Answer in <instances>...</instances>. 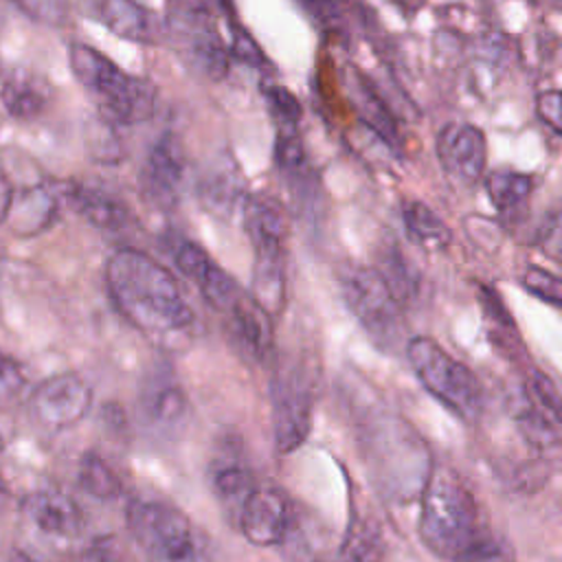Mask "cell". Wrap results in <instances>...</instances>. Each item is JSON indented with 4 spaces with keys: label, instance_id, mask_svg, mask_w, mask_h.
I'll return each instance as SVG.
<instances>
[{
    "label": "cell",
    "instance_id": "cell-46",
    "mask_svg": "<svg viewBox=\"0 0 562 562\" xmlns=\"http://www.w3.org/2000/svg\"><path fill=\"white\" fill-rule=\"evenodd\" d=\"M533 2H542V4H553V7H560V9H562V0H533Z\"/></svg>",
    "mask_w": 562,
    "mask_h": 562
},
{
    "label": "cell",
    "instance_id": "cell-10",
    "mask_svg": "<svg viewBox=\"0 0 562 562\" xmlns=\"http://www.w3.org/2000/svg\"><path fill=\"white\" fill-rule=\"evenodd\" d=\"M241 224L255 252V266L288 268L285 239L290 233L283 209L268 195H246L241 202Z\"/></svg>",
    "mask_w": 562,
    "mask_h": 562
},
{
    "label": "cell",
    "instance_id": "cell-42",
    "mask_svg": "<svg viewBox=\"0 0 562 562\" xmlns=\"http://www.w3.org/2000/svg\"><path fill=\"white\" fill-rule=\"evenodd\" d=\"M173 15H206L213 18V11L220 9L231 15V0H169Z\"/></svg>",
    "mask_w": 562,
    "mask_h": 562
},
{
    "label": "cell",
    "instance_id": "cell-48",
    "mask_svg": "<svg viewBox=\"0 0 562 562\" xmlns=\"http://www.w3.org/2000/svg\"><path fill=\"white\" fill-rule=\"evenodd\" d=\"M0 125H2V105H0Z\"/></svg>",
    "mask_w": 562,
    "mask_h": 562
},
{
    "label": "cell",
    "instance_id": "cell-36",
    "mask_svg": "<svg viewBox=\"0 0 562 562\" xmlns=\"http://www.w3.org/2000/svg\"><path fill=\"white\" fill-rule=\"evenodd\" d=\"M457 562H514V549L505 538L490 531Z\"/></svg>",
    "mask_w": 562,
    "mask_h": 562
},
{
    "label": "cell",
    "instance_id": "cell-39",
    "mask_svg": "<svg viewBox=\"0 0 562 562\" xmlns=\"http://www.w3.org/2000/svg\"><path fill=\"white\" fill-rule=\"evenodd\" d=\"M26 384V375L15 358L0 351V402L13 400L18 393H22Z\"/></svg>",
    "mask_w": 562,
    "mask_h": 562
},
{
    "label": "cell",
    "instance_id": "cell-23",
    "mask_svg": "<svg viewBox=\"0 0 562 562\" xmlns=\"http://www.w3.org/2000/svg\"><path fill=\"white\" fill-rule=\"evenodd\" d=\"M57 209H59L57 189L50 184H33L31 189L15 195L9 217L18 235L31 237L46 231L53 224V220L57 217Z\"/></svg>",
    "mask_w": 562,
    "mask_h": 562
},
{
    "label": "cell",
    "instance_id": "cell-31",
    "mask_svg": "<svg viewBox=\"0 0 562 562\" xmlns=\"http://www.w3.org/2000/svg\"><path fill=\"white\" fill-rule=\"evenodd\" d=\"M274 162L279 171L288 178L305 176L307 171V151L296 134V130H277L274 136Z\"/></svg>",
    "mask_w": 562,
    "mask_h": 562
},
{
    "label": "cell",
    "instance_id": "cell-16",
    "mask_svg": "<svg viewBox=\"0 0 562 562\" xmlns=\"http://www.w3.org/2000/svg\"><path fill=\"white\" fill-rule=\"evenodd\" d=\"M198 200L215 217L228 220L244 202V178L231 154H217L198 178Z\"/></svg>",
    "mask_w": 562,
    "mask_h": 562
},
{
    "label": "cell",
    "instance_id": "cell-7",
    "mask_svg": "<svg viewBox=\"0 0 562 562\" xmlns=\"http://www.w3.org/2000/svg\"><path fill=\"white\" fill-rule=\"evenodd\" d=\"M338 279L342 301L367 336L384 349L393 347L402 331V305L380 272L369 266H349Z\"/></svg>",
    "mask_w": 562,
    "mask_h": 562
},
{
    "label": "cell",
    "instance_id": "cell-20",
    "mask_svg": "<svg viewBox=\"0 0 562 562\" xmlns=\"http://www.w3.org/2000/svg\"><path fill=\"white\" fill-rule=\"evenodd\" d=\"M140 413L156 430H176L189 413V397L173 378L156 375L143 389Z\"/></svg>",
    "mask_w": 562,
    "mask_h": 562
},
{
    "label": "cell",
    "instance_id": "cell-27",
    "mask_svg": "<svg viewBox=\"0 0 562 562\" xmlns=\"http://www.w3.org/2000/svg\"><path fill=\"white\" fill-rule=\"evenodd\" d=\"M382 533L375 522L358 518L342 540L338 562H382Z\"/></svg>",
    "mask_w": 562,
    "mask_h": 562
},
{
    "label": "cell",
    "instance_id": "cell-25",
    "mask_svg": "<svg viewBox=\"0 0 562 562\" xmlns=\"http://www.w3.org/2000/svg\"><path fill=\"white\" fill-rule=\"evenodd\" d=\"M402 222L408 237L426 250H441L452 239V233L443 220L422 200L402 202Z\"/></svg>",
    "mask_w": 562,
    "mask_h": 562
},
{
    "label": "cell",
    "instance_id": "cell-5",
    "mask_svg": "<svg viewBox=\"0 0 562 562\" xmlns=\"http://www.w3.org/2000/svg\"><path fill=\"white\" fill-rule=\"evenodd\" d=\"M127 527L149 562H204L193 522L171 503L156 498L130 503Z\"/></svg>",
    "mask_w": 562,
    "mask_h": 562
},
{
    "label": "cell",
    "instance_id": "cell-30",
    "mask_svg": "<svg viewBox=\"0 0 562 562\" xmlns=\"http://www.w3.org/2000/svg\"><path fill=\"white\" fill-rule=\"evenodd\" d=\"M86 132H88L86 134L88 154L94 160L110 165V162H119L123 158V143L116 134V123L101 116L94 123H90Z\"/></svg>",
    "mask_w": 562,
    "mask_h": 562
},
{
    "label": "cell",
    "instance_id": "cell-41",
    "mask_svg": "<svg viewBox=\"0 0 562 562\" xmlns=\"http://www.w3.org/2000/svg\"><path fill=\"white\" fill-rule=\"evenodd\" d=\"M314 22L325 29H338L342 15L336 0H294Z\"/></svg>",
    "mask_w": 562,
    "mask_h": 562
},
{
    "label": "cell",
    "instance_id": "cell-19",
    "mask_svg": "<svg viewBox=\"0 0 562 562\" xmlns=\"http://www.w3.org/2000/svg\"><path fill=\"white\" fill-rule=\"evenodd\" d=\"M211 487L217 501L224 505V509L231 512L237 520L244 501L257 487L252 470L239 452V441L222 443V450L215 454L211 463Z\"/></svg>",
    "mask_w": 562,
    "mask_h": 562
},
{
    "label": "cell",
    "instance_id": "cell-43",
    "mask_svg": "<svg viewBox=\"0 0 562 562\" xmlns=\"http://www.w3.org/2000/svg\"><path fill=\"white\" fill-rule=\"evenodd\" d=\"M13 200H15V191H13V182L9 180V176L0 169V224H4L9 220V213L13 209Z\"/></svg>",
    "mask_w": 562,
    "mask_h": 562
},
{
    "label": "cell",
    "instance_id": "cell-17",
    "mask_svg": "<svg viewBox=\"0 0 562 562\" xmlns=\"http://www.w3.org/2000/svg\"><path fill=\"white\" fill-rule=\"evenodd\" d=\"M94 18L114 35L145 46H156L165 26L145 4L138 0H94Z\"/></svg>",
    "mask_w": 562,
    "mask_h": 562
},
{
    "label": "cell",
    "instance_id": "cell-3",
    "mask_svg": "<svg viewBox=\"0 0 562 562\" xmlns=\"http://www.w3.org/2000/svg\"><path fill=\"white\" fill-rule=\"evenodd\" d=\"M68 66L81 88L97 101L101 116L112 123L134 125L154 116L158 88L147 77L127 72L83 42L68 46Z\"/></svg>",
    "mask_w": 562,
    "mask_h": 562
},
{
    "label": "cell",
    "instance_id": "cell-2",
    "mask_svg": "<svg viewBox=\"0 0 562 562\" xmlns=\"http://www.w3.org/2000/svg\"><path fill=\"white\" fill-rule=\"evenodd\" d=\"M417 531L430 553L457 562L492 529L465 481L452 468L435 465L419 487Z\"/></svg>",
    "mask_w": 562,
    "mask_h": 562
},
{
    "label": "cell",
    "instance_id": "cell-35",
    "mask_svg": "<svg viewBox=\"0 0 562 562\" xmlns=\"http://www.w3.org/2000/svg\"><path fill=\"white\" fill-rule=\"evenodd\" d=\"M231 57H235L239 64L248 68H268V57L257 44V40L235 20H231V46H228Z\"/></svg>",
    "mask_w": 562,
    "mask_h": 562
},
{
    "label": "cell",
    "instance_id": "cell-18",
    "mask_svg": "<svg viewBox=\"0 0 562 562\" xmlns=\"http://www.w3.org/2000/svg\"><path fill=\"white\" fill-rule=\"evenodd\" d=\"M61 198L68 200L77 215H81L99 231H125L134 222L130 206L105 189L81 182H66L61 187Z\"/></svg>",
    "mask_w": 562,
    "mask_h": 562
},
{
    "label": "cell",
    "instance_id": "cell-47",
    "mask_svg": "<svg viewBox=\"0 0 562 562\" xmlns=\"http://www.w3.org/2000/svg\"><path fill=\"white\" fill-rule=\"evenodd\" d=\"M2 18H4V15H2V4H0V26H2Z\"/></svg>",
    "mask_w": 562,
    "mask_h": 562
},
{
    "label": "cell",
    "instance_id": "cell-26",
    "mask_svg": "<svg viewBox=\"0 0 562 562\" xmlns=\"http://www.w3.org/2000/svg\"><path fill=\"white\" fill-rule=\"evenodd\" d=\"M77 483L81 490L99 501L119 498L123 492L121 476L116 470L97 452H83L77 463Z\"/></svg>",
    "mask_w": 562,
    "mask_h": 562
},
{
    "label": "cell",
    "instance_id": "cell-12",
    "mask_svg": "<svg viewBox=\"0 0 562 562\" xmlns=\"http://www.w3.org/2000/svg\"><path fill=\"white\" fill-rule=\"evenodd\" d=\"M184 180V151L173 134H162L145 156L138 173L140 191L158 209H173Z\"/></svg>",
    "mask_w": 562,
    "mask_h": 562
},
{
    "label": "cell",
    "instance_id": "cell-40",
    "mask_svg": "<svg viewBox=\"0 0 562 562\" xmlns=\"http://www.w3.org/2000/svg\"><path fill=\"white\" fill-rule=\"evenodd\" d=\"M536 114L544 125L562 136V90H542L536 97Z\"/></svg>",
    "mask_w": 562,
    "mask_h": 562
},
{
    "label": "cell",
    "instance_id": "cell-11",
    "mask_svg": "<svg viewBox=\"0 0 562 562\" xmlns=\"http://www.w3.org/2000/svg\"><path fill=\"white\" fill-rule=\"evenodd\" d=\"M437 158L443 173L461 184L474 187L483 180L487 162V143L479 125L448 123L437 134Z\"/></svg>",
    "mask_w": 562,
    "mask_h": 562
},
{
    "label": "cell",
    "instance_id": "cell-14",
    "mask_svg": "<svg viewBox=\"0 0 562 562\" xmlns=\"http://www.w3.org/2000/svg\"><path fill=\"white\" fill-rule=\"evenodd\" d=\"M20 509L26 522L48 538H77L86 525L81 505L59 490H35L22 498Z\"/></svg>",
    "mask_w": 562,
    "mask_h": 562
},
{
    "label": "cell",
    "instance_id": "cell-38",
    "mask_svg": "<svg viewBox=\"0 0 562 562\" xmlns=\"http://www.w3.org/2000/svg\"><path fill=\"white\" fill-rule=\"evenodd\" d=\"M536 246L553 259H562V209L549 213L538 231H536Z\"/></svg>",
    "mask_w": 562,
    "mask_h": 562
},
{
    "label": "cell",
    "instance_id": "cell-44",
    "mask_svg": "<svg viewBox=\"0 0 562 562\" xmlns=\"http://www.w3.org/2000/svg\"><path fill=\"white\" fill-rule=\"evenodd\" d=\"M86 562H125L121 560L114 551H110L108 547H97L86 555Z\"/></svg>",
    "mask_w": 562,
    "mask_h": 562
},
{
    "label": "cell",
    "instance_id": "cell-21",
    "mask_svg": "<svg viewBox=\"0 0 562 562\" xmlns=\"http://www.w3.org/2000/svg\"><path fill=\"white\" fill-rule=\"evenodd\" d=\"M345 92H347L351 108L360 116V121L373 134H378L386 143L397 140V123L393 119V112L389 110L386 101L380 97V92L371 83V79H367L358 70H349L345 75Z\"/></svg>",
    "mask_w": 562,
    "mask_h": 562
},
{
    "label": "cell",
    "instance_id": "cell-33",
    "mask_svg": "<svg viewBox=\"0 0 562 562\" xmlns=\"http://www.w3.org/2000/svg\"><path fill=\"white\" fill-rule=\"evenodd\" d=\"M173 263L189 281L198 285L215 261L209 257V252L200 244L191 239H180L173 246Z\"/></svg>",
    "mask_w": 562,
    "mask_h": 562
},
{
    "label": "cell",
    "instance_id": "cell-15",
    "mask_svg": "<svg viewBox=\"0 0 562 562\" xmlns=\"http://www.w3.org/2000/svg\"><path fill=\"white\" fill-rule=\"evenodd\" d=\"M228 338L241 356L255 362H263L274 342L272 316L252 299L241 294L237 303L226 312Z\"/></svg>",
    "mask_w": 562,
    "mask_h": 562
},
{
    "label": "cell",
    "instance_id": "cell-9",
    "mask_svg": "<svg viewBox=\"0 0 562 562\" xmlns=\"http://www.w3.org/2000/svg\"><path fill=\"white\" fill-rule=\"evenodd\" d=\"M92 406V386L75 371H61L42 380L31 397L33 422L48 430H66L79 424Z\"/></svg>",
    "mask_w": 562,
    "mask_h": 562
},
{
    "label": "cell",
    "instance_id": "cell-32",
    "mask_svg": "<svg viewBox=\"0 0 562 562\" xmlns=\"http://www.w3.org/2000/svg\"><path fill=\"white\" fill-rule=\"evenodd\" d=\"M263 99H266V105L270 110V116H272L277 130H296L299 127L303 110H301L299 99L285 86H277V83L266 86Z\"/></svg>",
    "mask_w": 562,
    "mask_h": 562
},
{
    "label": "cell",
    "instance_id": "cell-37",
    "mask_svg": "<svg viewBox=\"0 0 562 562\" xmlns=\"http://www.w3.org/2000/svg\"><path fill=\"white\" fill-rule=\"evenodd\" d=\"M520 281H522V285H525L531 294H536L538 299L562 307V279H560V277H553L551 272H547V270H542V268L529 266V268L522 272Z\"/></svg>",
    "mask_w": 562,
    "mask_h": 562
},
{
    "label": "cell",
    "instance_id": "cell-4",
    "mask_svg": "<svg viewBox=\"0 0 562 562\" xmlns=\"http://www.w3.org/2000/svg\"><path fill=\"white\" fill-rule=\"evenodd\" d=\"M406 358L422 386L465 422L479 419L483 411V386L476 373L448 353L430 336H413Z\"/></svg>",
    "mask_w": 562,
    "mask_h": 562
},
{
    "label": "cell",
    "instance_id": "cell-24",
    "mask_svg": "<svg viewBox=\"0 0 562 562\" xmlns=\"http://www.w3.org/2000/svg\"><path fill=\"white\" fill-rule=\"evenodd\" d=\"M483 184L490 202L501 215H516L520 209L527 206V200L536 189L533 176L514 169L492 171L485 176Z\"/></svg>",
    "mask_w": 562,
    "mask_h": 562
},
{
    "label": "cell",
    "instance_id": "cell-6",
    "mask_svg": "<svg viewBox=\"0 0 562 562\" xmlns=\"http://www.w3.org/2000/svg\"><path fill=\"white\" fill-rule=\"evenodd\" d=\"M316 373L305 356H283L270 382L272 435L277 452L301 448L312 430Z\"/></svg>",
    "mask_w": 562,
    "mask_h": 562
},
{
    "label": "cell",
    "instance_id": "cell-29",
    "mask_svg": "<svg viewBox=\"0 0 562 562\" xmlns=\"http://www.w3.org/2000/svg\"><path fill=\"white\" fill-rule=\"evenodd\" d=\"M200 294L204 296V301L220 312H228L237 299L241 296V290L237 285V281L217 263H213L209 268V272L202 277V281L198 283Z\"/></svg>",
    "mask_w": 562,
    "mask_h": 562
},
{
    "label": "cell",
    "instance_id": "cell-34",
    "mask_svg": "<svg viewBox=\"0 0 562 562\" xmlns=\"http://www.w3.org/2000/svg\"><path fill=\"white\" fill-rule=\"evenodd\" d=\"M26 18L46 26H66L70 22V0H11Z\"/></svg>",
    "mask_w": 562,
    "mask_h": 562
},
{
    "label": "cell",
    "instance_id": "cell-28",
    "mask_svg": "<svg viewBox=\"0 0 562 562\" xmlns=\"http://www.w3.org/2000/svg\"><path fill=\"white\" fill-rule=\"evenodd\" d=\"M375 270L386 281L389 290L393 292V296L397 299L400 305H406L413 301V296L417 292V279L413 277L411 266L397 244H389L386 248L380 250V261H378Z\"/></svg>",
    "mask_w": 562,
    "mask_h": 562
},
{
    "label": "cell",
    "instance_id": "cell-22",
    "mask_svg": "<svg viewBox=\"0 0 562 562\" xmlns=\"http://www.w3.org/2000/svg\"><path fill=\"white\" fill-rule=\"evenodd\" d=\"M50 103V90L42 77L31 70H13L0 88L2 112L18 121L40 119Z\"/></svg>",
    "mask_w": 562,
    "mask_h": 562
},
{
    "label": "cell",
    "instance_id": "cell-1",
    "mask_svg": "<svg viewBox=\"0 0 562 562\" xmlns=\"http://www.w3.org/2000/svg\"><path fill=\"white\" fill-rule=\"evenodd\" d=\"M103 277L114 307L143 334L167 338L193 327L180 283L151 255L123 246L108 257Z\"/></svg>",
    "mask_w": 562,
    "mask_h": 562
},
{
    "label": "cell",
    "instance_id": "cell-8",
    "mask_svg": "<svg viewBox=\"0 0 562 562\" xmlns=\"http://www.w3.org/2000/svg\"><path fill=\"white\" fill-rule=\"evenodd\" d=\"M176 53L182 64L202 79L222 81L231 70V53L206 15H173L169 20Z\"/></svg>",
    "mask_w": 562,
    "mask_h": 562
},
{
    "label": "cell",
    "instance_id": "cell-13",
    "mask_svg": "<svg viewBox=\"0 0 562 562\" xmlns=\"http://www.w3.org/2000/svg\"><path fill=\"white\" fill-rule=\"evenodd\" d=\"M237 527L255 547L281 544L290 531V501L277 487H255L237 514Z\"/></svg>",
    "mask_w": 562,
    "mask_h": 562
},
{
    "label": "cell",
    "instance_id": "cell-45",
    "mask_svg": "<svg viewBox=\"0 0 562 562\" xmlns=\"http://www.w3.org/2000/svg\"><path fill=\"white\" fill-rule=\"evenodd\" d=\"M7 498H9V487H7V483H4V479H2V474H0V507L4 505Z\"/></svg>",
    "mask_w": 562,
    "mask_h": 562
}]
</instances>
